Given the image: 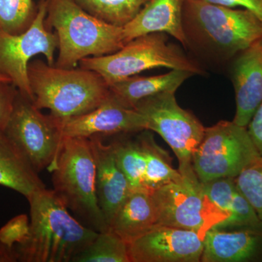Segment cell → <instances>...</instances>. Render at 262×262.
Wrapping results in <instances>:
<instances>
[{
  "mask_svg": "<svg viewBox=\"0 0 262 262\" xmlns=\"http://www.w3.org/2000/svg\"><path fill=\"white\" fill-rule=\"evenodd\" d=\"M182 24L186 48L217 63L232 61L262 37V22L252 12L205 0H184Z\"/></svg>",
  "mask_w": 262,
  "mask_h": 262,
  "instance_id": "cell-1",
  "label": "cell"
},
{
  "mask_svg": "<svg viewBox=\"0 0 262 262\" xmlns=\"http://www.w3.org/2000/svg\"><path fill=\"white\" fill-rule=\"evenodd\" d=\"M27 199L30 233L24 244L16 246L19 261H73L98 235L70 214L54 191L46 188Z\"/></svg>",
  "mask_w": 262,
  "mask_h": 262,
  "instance_id": "cell-2",
  "label": "cell"
},
{
  "mask_svg": "<svg viewBox=\"0 0 262 262\" xmlns=\"http://www.w3.org/2000/svg\"><path fill=\"white\" fill-rule=\"evenodd\" d=\"M34 105L66 120L92 111L110 96V86L98 73L82 68L63 69L40 59L29 63Z\"/></svg>",
  "mask_w": 262,
  "mask_h": 262,
  "instance_id": "cell-3",
  "label": "cell"
},
{
  "mask_svg": "<svg viewBox=\"0 0 262 262\" xmlns=\"http://www.w3.org/2000/svg\"><path fill=\"white\" fill-rule=\"evenodd\" d=\"M46 23L56 31L58 56L55 66L75 68L89 57L106 56L125 45L123 27L106 23L75 0H47Z\"/></svg>",
  "mask_w": 262,
  "mask_h": 262,
  "instance_id": "cell-4",
  "label": "cell"
},
{
  "mask_svg": "<svg viewBox=\"0 0 262 262\" xmlns=\"http://www.w3.org/2000/svg\"><path fill=\"white\" fill-rule=\"evenodd\" d=\"M52 173L53 189L69 210L98 232L110 231L96 192V163L91 141L63 136Z\"/></svg>",
  "mask_w": 262,
  "mask_h": 262,
  "instance_id": "cell-5",
  "label": "cell"
},
{
  "mask_svg": "<svg viewBox=\"0 0 262 262\" xmlns=\"http://www.w3.org/2000/svg\"><path fill=\"white\" fill-rule=\"evenodd\" d=\"M80 67L92 70L108 85L156 68L187 71L202 75L203 69L176 45L168 42V34L151 33L134 38L115 53L89 57L79 63Z\"/></svg>",
  "mask_w": 262,
  "mask_h": 262,
  "instance_id": "cell-6",
  "label": "cell"
},
{
  "mask_svg": "<svg viewBox=\"0 0 262 262\" xmlns=\"http://www.w3.org/2000/svg\"><path fill=\"white\" fill-rule=\"evenodd\" d=\"M247 127L233 121H220L205 128L204 135L192 155V166L200 182L238 177L261 160Z\"/></svg>",
  "mask_w": 262,
  "mask_h": 262,
  "instance_id": "cell-7",
  "label": "cell"
},
{
  "mask_svg": "<svg viewBox=\"0 0 262 262\" xmlns=\"http://www.w3.org/2000/svg\"><path fill=\"white\" fill-rule=\"evenodd\" d=\"M176 93L165 92L139 101L135 110L144 117L146 130L154 131L173 150L183 178L199 181L192 166V155L204 135L205 127L193 114L177 103Z\"/></svg>",
  "mask_w": 262,
  "mask_h": 262,
  "instance_id": "cell-8",
  "label": "cell"
},
{
  "mask_svg": "<svg viewBox=\"0 0 262 262\" xmlns=\"http://www.w3.org/2000/svg\"><path fill=\"white\" fill-rule=\"evenodd\" d=\"M4 135L37 173L54 163L63 141L62 120L45 115L19 91Z\"/></svg>",
  "mask_w": 262,
  "mask_h": 262,
  "instance_id": "cell-9",
  "label": "cell"
},
{
  "mask_svg": "<svg viewBox=\"0 0 262 262\" xmlns=\"http://www.w3.org/2000/svg\"><path fill=\"white\" fill-rule=\"evenodd\" d=\"M47 0L38 5L36 18L26 32L11 34L0 28V75L11 81L24 96L34 101L29 83V62L37 55H43L47 63L55 64L58 37L46 23Z\"/></svg>",
  "mask_w": 262,
  "mask_h": 262,
  "instance_id": "cell-10",
  "label": "cell"
},
{
  "mask_svg": "<svg viewBox=\"0 0 262 262\" xmlns=\"http://www.w3.org/2000/svg\"><path fill=\"white\" fill-rule=\"evenodd\" d=\"M157 211L158 225L189 229L203 234L227 218L205 195L200 181L187 179L170 183L151 194Z\"/></svg>",
  "mask_w": 262,
  "mask_h": 262,
  "instance_id": "cell-11",
  "label": "cell"
},
{
  "mask_svg": "<svg viewBox=\"0 0 262 262\" xmlns=\"http://www.w3.org/2000/svg\"><path fill=\"white\" fill-rule=\"evenodd\" d=\"M205 234L158 225L128 244L130 262H199Z\"/></svg>",
  "mask_w": 262,
  "mask_h": 262,
  "instance_id": "cell-12",
  "label": "cell"
},
{
  "mask_svg": "<svg viewBox=\"0 0 262 262\" xmlns=\"http://www.w3.org/2000/svg\"><path fill=\"white\" fill-rule=\"evenodd\" d=\"M146 130L144 117L126 107L112 96L97 108L79 116L62 120L63 136L89 138L139 133Z\"/></svg>",
  "mask_w": 262,
  "mask_h": 262,
  "instance_id": "cell-13",
  "label": "cell"
},
{
  "mask_svg": "<svg viewBox=\"0 0 262 262\" xmlns=\"http://www.w3.org/2000/svg\"><path fill=\"white\" fill-rule=\"evenodd\" d=\"M230 76L236 100L232 121L248 127L262 103V37L234 57Z\"/></svg>",
  "mask_w": 262,
  "mask_h": 262,
  "instance_id": "cell-14",
  "label": "cell"
},
{
  "mask_svg": "<svg viewBox=\"0 0 262 262\" xmlns=\"http://www.w3.org/2000/svg\"><path fill=\"white\" fill-rule=\"evenodd\" d=\"M96 163V192L108 229L117 211L132 192L130 183L119 168L110 144L99 136L89 138Z\"/></svg>",
  "mask_w": 262,
  "mask_h": 262,
  "instance_id": "cell-15",
  "label": "cell"
},
{
  "mask_svg": "<svg viewBox=\"0 0 262 262\" xmlns=\"http://www.w3.org/2000/svg\"><path fill=\"white\" fill-rule=\"evenodd\" d=\"M262 258V229L211 227L203 239V262H246Z\"/></svg>",
  "mask_w": 262,
  "mask_h": 262,
  "instance_id": "cell-16",
  "label": "cell"
},
{
  "mask_svg": "<svg viewBox=\"0 0 262 262\" xmlns=\"http://www.w3.org/2000/svg\"><path fill=\"white\" fill-rule=\"evenodd\" d=\"M183 5L184 0H149L139 14L123 27L125 42L145 34L160 32L175 38L186 48Z\"/></svg>",
  "mask_w": 262,
  "mask_h": 262,
  "instance_id": "cell-17",
  "label": "cell"
},
{
  "mask_svg": "<svg viewBox=\"0 0 262 262\" xmlns=\"http://www.w3.org/2000/svg\"><path fill=\"white\" fill-rule=\"evenodd\" d=\"M158 226V211L151 194L132 192L117 211L110 231L130 244Z\"/></svg>",
  "mask_w": 262,
  "mask_h": 262,
  "instance_id": "cell-18",
  "label": "cell"
},
{
  "mask_svg": "<svg viewBox=\"0 0 262 262\" xmlns=\"http://www.w3.org/2000/svg\"><path fill=\"white\" fill-rule=\"evenodd\" d=\"M192 75L187 71L171 70L160 75L131 76L110 85V91L119 102L126 107L134 108L144 98L162 93L177 92L185 80Z\"/></svg>",
  "mask_w": 262,
  "mask_h": 262,
  "instance_id": "cell-19",
  "label": "cell"
},
{
  "mask_svg": "<svg viewBox=\"0 0 262 262\" xmlns=\"http://www.w3.org/2000/svg\"><path fill=\"white\" fill-rule=\"evenodd\" d=\"M0 185L27 198L46 188L27 158L4 134L0 136Z\"/></svg>",
  "mask_w": 262,
  "mask_h": 262,
  "instance_id": "cell-20",
  "label": "cell"
},
{
  "mask_svg": "<svg viewBox=\"0 0 262 262\" xmlns=\"http://www.w3.org/2000/svg\"><path fill=\"white\" fill-rule=\"evenodd\" d=\"M136 137L145 155L146 192L152 194L170 183L182 182L184 178L179 170L172 166L170 155L157 144L150 130L141 131Z\"/></svg>",
  "mask_w": 262,
  "mask_h": 262,
  "instance_id": "cell-21",
  "label": "cell"
},
{
  "mask_svg": "<svg viewBox=\"0 0 262 262\" xmlns=\"http://www.w3.org/2000/svg\"><path fill=\"white\" fill-rule=\"evenodd\" d=\"M110 144L119 168L130 183L132 192H146V158L137 137L115 139Z\"/></svg>",
  "mask_w": 262,
  "mask_h": 262,
  "instance_id": "cell-22",
  "label": "cell"
},
{
  "mask_svg": "<svg viewBox=\"0 0 262 262\" xmlns=\"http://www.w3.org/2000/svg\"><path fill=\"white\" fill-rule=\"evenodd\" d=\"M89 13L106 23L124 27L149 0H75Z\"/></svg>",
  "mask_w": 262,
  "mask_h": 262,
  "instance_id": "cell-23",
  "label": "cell"
},
{
  "mask_svg": "<svg viewBox=\"0 0 262 262\" xmlns=\"http://www.w3.org/2000/svg\"><path fill=\"white\" fill-rule=\"evenodd\" d=\"M73 262H130L128 244L111 231L98 232Z\"/></svg>",
  "mask_w": 262,
  "mask_h": 262,
  "instance_id": "cell-24",
  "label": "cell"
},
{
  "mask_svg": "<svg viewBox=\"0 0 262 262\" xmlns=\"http://www.w3.org/2000/svg\"><path fill=\"white\" fill-rule=\"evenodd\" d=\"M35 0H0V28L11 34L27 30L36 18Z\"/></svg>",
  "mask_w": 262,
  "mask_h": 262,
  "instance_id": "cell-25",
  "label": "cell"
},
{
  "mask_svg": "<svg viewBox=\"0 0 262 262\" xmlns=\"http://www.w3.org/2000/svg\"><path fill=\"white\" fill-rule=\"evenodd\" d=\"M234 180L262 222V159L244 170Z\"/></svg>",
  "mask_w": 262,
  "mask_h": 262,
  "instance_id": "cell-26",
  "label": "cell"
},
{
  "mask_svg": "<svg viewBox=\"0 0 262 262\" xmlns=\"http://www.w3.org/2000/svg\"><path fill=\"white\" fill-rule=\"evenodd\" d=\"M30 233V221L27 214L16 215L0 229V241L10 247L24 244Z\"/></svg>",
  "mask_w": 262,
  "mask_h": 262,
  "instance_id": "cell-27",
  "label": "cell"
},
{
  "mask_svg": "<svg viewBox=\"0 0 262 262\" xmlns=\"http://www.w3.org/2000/svg\"><path fill=\"white\" fill-rule=\"evenodd\" d=\"M19 91L8 80H0V136L3 135L12 113Z\"/></svg>",
  "mask_w": 262,
  "mask_h": 262,
  "instance_id": "cell-28",
  "label": "cell"
},
{
  "mask_svg": "<svg viewBox=\"0 0 262 262\" xmlns=\"http://www.w3.org/2000/svg\"><path fill=\"white\" fill-rule=\"evenodd\" d=\"M213 4L229 8L241 7L254 13L262 22V0H205Z\"/></svg>",
  "mask_w": 262,
  "mask_h": 262,
  "instance_id": "cell-29",
  "label": "cell"
},
{
  "mask_svg": "<svg viewBox=\"0 0 262 262\" xmlns=\"http://www.w3.org/2000/svg\"><path fill=\"white\" fill-rule=\"evenodd\" d=\"M248 131L262 158V103L248 124Z\"/></svg>",
  "mask_w": 262,
  "mask_h": 262,
  "instance_id": "cell-30",
  "label": "cell"
},
{
  "mask_svg": "<svg viewBox=\"0 0 262 262\" xmlns=\"http://www.w3.org/2000/svg\"><path fill=\"white\" fill-rule=\"evenodd\" d=\"M20 256L17 246L10 247L0 241V262L19 261Z\"/></svg>",
  "mask_w": 262,
  "mask_h": 262,
  "instance_id": "cell-31",
  "label": "cell"
},
{
  "mask_svg": "<svg viewBox=\"0 0 262 262\" xmlns=\"http://www.w3.org/2000/svg\"><path fill=\"white\" fill-rule=\"evenodd\" d=\"M0 80H8V81H10L9 80V79L7 78L6 77H5V76L2 75H0ZM10 82H11V81H10Z\"/></svg>",
  "mask_w": 262,
  "mask_h": 262,
  "instance_id": "cell-32",
  "label": "cell"
}]
</instances>
